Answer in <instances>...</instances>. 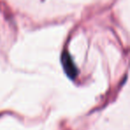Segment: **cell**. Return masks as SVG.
I'll list each match as a JSON object with an SVG mask.
<instances>
[{
    "label": "cell",
    "mask_w": 130,
    "mask_h": 130,
    "mask_svg": "<svg viewBox=\"0 0 130 130\" xmlns=\"http://www.w3.org/2000/svg\"><path fill=\"white\" fill-rule=\"evenodd\" d=\"M61 62H62V67L67 76L71 79L76 78L77 75H78V70H77L76 65L74 64L73 60L71 59V55L68 52H64L62 54Z\"/></svg>",
    "instance_id": "1"
}]
</instances>
